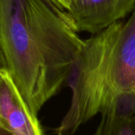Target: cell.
I'll return each instance as SVG.
<instances>
[{"mask_svg": "<svg viewBox=\"0 0 135 135\" xmlns=\"http://www.w3.org/2000/svg\"><path fill=\"white\" fill-rule=\"evenodd\" d=\"M55 2L59 5L62 8H63L65 10H67L68 8L70 6V3L72 2V0H55Z\"/></svg>", "mask_w": 135, "mask_h": 135, "instance_id": "5", "label": "cell"}, {"mask_svg": "<svg viewBox=\"0 0 135 135\" xmlns=\"http://www.w3.org/2000/svg\"><path fill=\"white\" fill-rule=\"evenodd\" d=\"M0 125L14 135H43L37 117L29 110L6 69L0 70Z\"/></svg>", "mask_w": 135, "mask_h": 135, "instance_id": "3", "label": "cell"}, {"mask_svg": "<svg viewBox=\"0 0 135 135\" xmlns=\"http://www.w3.org/2000/svg\"><path fill=\"white\" fill-rule=\"evenodd\" d=\"M135 8V0H72L66 10L77 32L97 34Z\"/></svg>", "mask_w": 135, "mask_h": 135, "instance_id": "2", "label": "cell"}, {"mask_svg": "<svg viewBox=\"0 0 135 135\" xmlns=\"http://www.w3.org/2000/svg\"><path fill=\"white\" fill-rule=\"evenodd\" d=\"M83 45L55 0H0L6 70L35 116L67 82Z\"/></svg>", "mask_w": 135, "mask_h": 135, "instance_id": "1", "label": "cell"}, {"mask_svg": "<svg viewBox=\"0 0 135 135\" xmlns=\"http://www.w3.org/2000/svg\"><path fill=\"white\" fill-rule=\"evenodd\" d=\"M93 135H135V117L103 113Z\"/></svg>", "mask_w": 135, "mask_h": 135, "instance_id": "4", "label": "cell"}, {"mask_svg": "<svg viewBox=\"0 0 135 135\" xmlns=\"http://www.w3.org/2000/svg\"><path fill=\"white\" fill-rule=\"evenodd\" d=\"M6 70V62H5V59L3 56V54L2 52V50L0 48V70Z\"/></svg>", "mask_w": 135, "mask_h": 135, "instance_id": "6", "label": "cell"}, {"mask_svg": "<svg viewBox=\"0 0 135 135\" xmlns=\"http://www.w3.org/2000/svg\"><path fill=\"white\" fill-rule=\"evenodd\" d=\"M0 135H14L12 134L10 131H9L8 130H6V128H4L3 127H2L0 125Z\"/></svg>", "mask_w": 135, "mask_h": 135, "instance_id": "7", "label": "cell"}]
</instances>
